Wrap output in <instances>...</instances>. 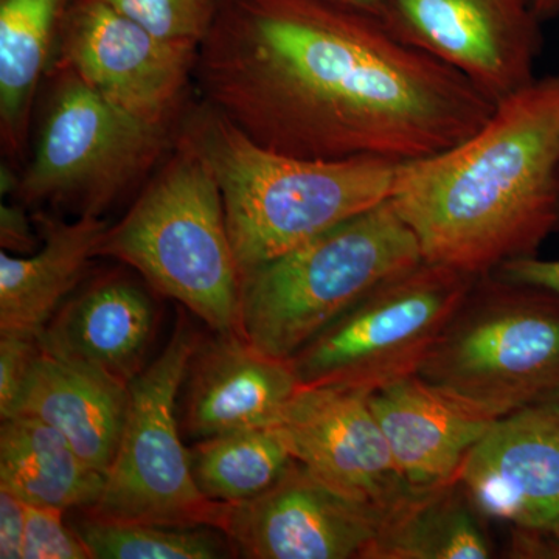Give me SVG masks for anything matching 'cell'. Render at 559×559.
Wrapping results in <instances>:
<instances>
[{"instance_id":"1","label":"cell","mask_w":559,"mask_h":559,"mask_svg":"<svg viewBox=\"0 0 559 559\" xmlns=\"http://www.w3.org/2000/svg\"><path fill=\"white\" fill-rule=\"evenodd\" d=\"M197 75L205 105L252 142L308 160L426 159L496 108L347 0H219Z\"/></svg>"},{"instance_id":"2","label":"cell","mask_w":559,"mask_h":559,"mask_svg":"<svg viewBox=\"0 0 559 559\" xmlns=\"http://www.w3.org/2000/svg\"><path fill=\"white\" fill-rule=\"evenodd\" d=\"M423 259L481 277L559 230V72L499 102L465 142L400 165L390 197Z\"/></svg>"},{"instance_id":"3","label":"cell","mask_w":559,"mask_h":559,"mask_svg":"<svg viewBox=\"0 0 559 559\" xmlns=\"http://www.w3.org/2000/svg\"><path fill=\"white\" fill-rule=\"evenodd\" d=\"M180 139L218 182L241 277L390 200L400 167L381 159L308 160L274 153L209 105L191 114Z\"/></svg>"},{"instance_id":"4","label":"cell","mask_w":559,"mask_h":559,"mask_svg":"<svg viewBox=\"0 0 559 559\" xmlns=\"http://www.w3.org/2000/svg\"><path fill=\"white\" fill-rule=\"evenodd\" d=\"M98 257L128 264L215 333H240L241 271L223 194L182 139L127 215L103 235Z\"/></svg>"},{"instance_id":"5","label":"cell","mask_w":559,"mask_h":559,"mask_svg":"<svg viewBox=\"0 0 559 559\" xmlns=\"http://www.w3.org/2000/svg\"><path fill=\"white\" fill-rule=\"evenodd\" d=\"M414 231L390 200L241 277L240 334L290 359L371 289L421 263Z\"/></svg>"},{"instance_id":"6","label":"cell","mask_w":559,"mask_h":559,"mask_svg":"<svg viewBox=\"0 0 559 559\" xmlns=\"http://www.w3.org/2000/svg\"><path fill=\"white\" fill-rule=\"evenodd\" d=\"M417 377L488 421L535 406L559 389V297L477 277Z\"/></svg>"},{"instance_id":"7","label":"cell","mask_w":559,"mask_h":559,"mask_svg":"<svg viewBox=\"0 0 559 559\" xmlns=\"http://www.w3.org/2000/svg\"><path fill=\"white\" fill-rule=\"evenodd\" d=\"M476 278L423 260L385 280L289 359L301 388L370 393L414 377Z\"/></svg>"},{"instance_id":"8","label":"cell","mask_w":559,"mask_h":559,"mask_svg":"<svg viewBox=\"0 0 559 559\" xmlns=\"http://www.w3.org/2000/svg\"><path fill=\"white\" fill-rule=\"evenodd\" d=\"M202 336L179 316L167 347L130 382V406L116 459L97 506L84 513L108 521L207 525L223 530L227 507L194 481L180 440L178 399Z\"/></svg>"},{"instance_id":"9","label":"cell","mask_w":559,"mask_h":559,"mask_svg":"<svg viewBox=\"0 0 559 559\" xmlns=\"http://www.w3.org/2000/svg\"><path fill=\"white\" fill-rule=\"evenodd\" d=\"M60 66L17 193L25 202H62L76 205L81 215L100 216L156 164L168 127L131 116Z\"/></svg>"},{"instance_id":"10","label":"cell","mask_w":559,"mask_h":559,"mask_svg":"<svg viewBox=\"0 0 559 559\" xmlns=\"http://www.w3.org/2000/svg\"><path fill=\"white\" fill-rule=\"evenodd\" d=\"M403 43L466 76L495 105L536 80L543 20L533 0H381Z\"/></svg>"},{"instance_id":"11","label":"cell","mask_w":559,"mask_h":559,"mask_svg":"<svg viewBox=\"0 0 559 559\" xmlns=\"http://www.w3.org/2000/svg\"><path fill=\"white\" fill-rule=\"evenodd\" d=\"M61 62L91 90L153 124H167L200 47L171 43L102 0H73L62 25Z\"/></svg>"},{"instance_id":"12","label":"cell","mask_w":559,"mask_h":559,"mask_svg":"<svg viewBox=\"0 0 559 559\" xmlns=\"http://www.w3.org/2000/svg\"><path fill=\"white\" fill-rule=\"evenodd\" d=\"M275 429L312 476L384 516L415 492L401 477L367 393L300 388Z\"/></svg>"},{"instance_id":"13","label":"cell","mask_w":559,"mask_h":559,"mask_svg":"<svg viewBox=\"0 0 559 559\" xmlns=\"http://www.w3.org/2000/svg\"><path fill=\"white\" fill-rule=\"evenodd\" d=\"M384 518L294 460L259 498L227 507L223 532L242 558L370 559Z\"/></svg>"},{"instance_id":"14","label":"cell","mask_w":559,"mask_h":559,"mask_svg":"<svg viewBox=\"0 0 559 559\" xmlns=\"http://www.w3.org/2000/svg\"><path fill=\"white\" fill-rule=\"evenodd\" d=\"M459 484L484 520L549 527L559 518V414L535 404L492 423Z\"/></svg>"},{"instance_id":"15","label":"cell","mask_w":559,"mask_h":559,"mask_svg":"<svg viewBox=\"0 0 559 559\" xmlns=\"http://www.w3.org/2000/svg\"><path fill=\"white\" fill-rule=\"evenodd\" d=\"M186 384L183 429L194 441L275 428L301 388L289 359L260 352L240 333L201 341Z\"/></svg>"},{"instance_id":"16","label":"cell","mask_w":559,"mask_h":559,"mask_svg":"<svg viewBox=\"0 0 559 559\" xmlns=\"http://www.w3.org/2000/svg\"><path fill=\"white\" fill-rule=\"evenodd\" d=\"M367 401L415 492L457 481L463 462L495 423L462 409L417 374L367 393Z\"/></svg>"},{"instance_id":"17","label":"cell","mask_w":559,"mask_h":559,"mask_svg":"<svg viewBox=\"0 0 559 559\" xmlns=\"http://www.w3.org/2000/svg\"><path fill=\"white\" fill-rule=\"evenodd\" d=\"M128 406L130 384L40 345L16 415L57 429L90 465L108 474L119 451Z\"/></svg>"},{"instance_id":"18","label":"cell","mask_w":559,"mask_h":559,"mask_svg":"<svg viewBox=\"0 0 559 559\" xmlns=\"http://www.w3.org/2000/svg\"><path fill=\"white\" fill-rule=\"evenodd\" d=\"M154 325L148 294L128 280L109 277L66 300L39 341L47 352L130 384L145 369Z\"/></svg>"},{"instance_id":"19","label":"cell","mask_w":559,"mask_h":559,"mask_svg":"<svg viewBox=\"0 0 559 559\" xmlns=\"http://www.w3.org/2000/svg\"><path fill=\"white\" fill-rule=\"evenodd\" d=\"M43 246L28 255L0 253V331L40 334L98 257L108 223L81 215L72 223L40 215Z\"/></svg>"},{"instance_id":"20","label":"cell","mask_w":559,"mask_h":559,"mask_svg":"<svg viewBox=\"0 0 559 559\" xmlns=\"http://www.w3.org/2000/svg\"><path fill=\"white\" fill-rule=\"evenodd\" d=\"M106 474L90 465L57 429L27 417L2 419L0 487L27 506L61 511L97 506Z\"/></svg>"},{"instance_id":"21","label":"cell","mask_w":559,"mask_h":559,"mask_svg":"<svg viewBox=\"0 0 559 559\" xmlns=\"http://www.w3.org/2000/svg\"><path fill=\"white\" fill-rule=\"evenodd\" d=\"M73 0H0V134L22 154L33 103Z\"/></svg>"},{"instance_id":"22","label":"cell","mask_w":559,"mask_h":559,"mask_svg":"<svg viewBox=\"0 0 559 559\" xmlns=\"http://www.w3.org/2000/svg\"><path fill=\"white\" fill-rule=\"evenodd\" d=\"M481 520L459 480L414 492L382 521L370 559L495 557Z\"/></svg>"},{"instance_id":"23","label":"cell","mask_w":559,"mask_h":559,"mask_svg":"<svg viewBox=\"0 0 559 559\" xmlns=\"http://www.w3.org/2000/svg\"><path fill=\"white\" fill-rule=\"evenodd\" d=\"M194 481L205 498L238 506L274 487L294 463L275 428L237 430L190 448Z\"/></svg>"},{"instance_id":"24","label":"cell","mask_w":559,"mask_h":559,"mask_svg":"<svg viewBox=\"0 0 559 559\" xmlns=\"http://www.w3.org/2000/svg\"><path fill=\"white\" fill-rule=\"evenodd\" d=\"M95 559H216L234 551L223 530L100 520L84 513L72 525Z\"/></svg>"},{"instance_id":"25","label":"cell","mask_w":559,"mask_h":559,"mask_svg":"<svg viewBox=\"0 0 559 559\" xmlns=\"http://www.w3.org/2000/svg\"><path fill=\"white\" fill-rule=\"evenodd\" d=\"M145 31L171 43L200 47L219 0H102Z\"/></svg>"},{"instance_id":"26","label":"cell","mask_w":559,"mask_h":559,"mask_svg":"<svg viewBox=\"0 0 559 559\" xmlns=\"http://www.w3.org/2000/svg\"><path fill=\"white\" fill-rule=\"evenodd\" d=\"M27 506V503H25ZM66 511L25 507L22 559H90L86 544L64 522Z\"/></svg>"},{"instance_id":"27","label":"cell","mask_w":559,"mask_h":559,"mask_svg":"<svg viewBox=\"0 0 559 559\" xmlns=\"http://www.w3.org/2000/svg\"><path fill=\"white\" fill-rule=\"evenodd\" d=\"M40 353L39 334L0 331V415H16L25 382Z\"/></svg>"},{"instance_id":"28","label":"cell","mask_w":559,"mask_h":559,"mask_svg":"<svg viewBox=\"0 0 559 559\" xmlns=\"http://www.w3.org/2000/svg\"><path fill=\"white\" fill-rule=\"evenodd\" d=\"M492 274L509 282L549 290L559 297V260H543L538 259V255L527 257L509 261Z\"/></svg>"},{"instance_id":"29","label":"cell","mask_w":559,"mask_h":559,"mask_svg":"<svg viewBox=\"0 0 559 559\" xmlns=\"http://www.w3.org/2000/svg\"><path fill=\"white\" fill-rule=\"evenodd\" d=\"M25 502L0 487V558L22 559L25 530Z\"/></svg>"},{"instance_id":"30","label":"cell","mask_w":559,"mask_h":559,"mask_svg":"<svg viewBox=\"0 0 559 559\" xmlns=\"http://www.w3.org/2000/svg\"><path fill=\"white\" fill-rule=\"evenodd\" d=\"M0 242L3 250L14 255L35 252L36 240L32 234L31 221L20 205L2 204L0 207Z\"/></svg>"},{"instance_id":"31","label":"cell","mask_w":559,"mask_h":559,"mask_svg":"<svg viewBox=\"0 0 559 559\" xmlns=\"http://www.w3.org/2000/svg\"><path fill=\"white\" fill-rule=\"evenodd\" d=\"M533 2H535V9L538 11L540 20L547 21L558 16L559 0H533Z\"/></svg>"},{"instance_id":"32","label":"cell","mask_w":559,"mask_h":559,"mask_svg":"<svg viewBox=\"0 0 559 559\" xmlns=\"http://www.w3.org/2000/svg\"><path fill=\"white\" fill-rule=\"evenodd\" d=\"M535 532L543 533L544 536H547L551 540V544L555 546V550H559V518L557 521L551 522L549 527L544 530H535Z\"/></svg>"},{"instance_id":"33","label":"cell","mask_w":559,"mask_h":559,"mask_svg":"<svg viewBox=\"0 0 559 559\" xmlns=\"http://www.w3.org/2000/svg\"><path fill=\"white\" fill-rule=\"evenodd\" d=\"M538 406L546 407V409L557 412V414H559V389L554 390V392H550L546 399L540 400Z\"/></svg>"},{"instance_id":"34","label":"cell","mask_w":559,"mask_h":559,"mask_svg":"<svg viewBox=\"0 0 559 559\" xmlns=\"http://www.w3.org/2000/svg\"><path fill=\"white\" fill-rule=\"evenodd\" d=\"M347 2L355 3V5L362 7V9L370 10L373 11V13H377L381 0H347Z\"/></svg>"}]
</instances>
